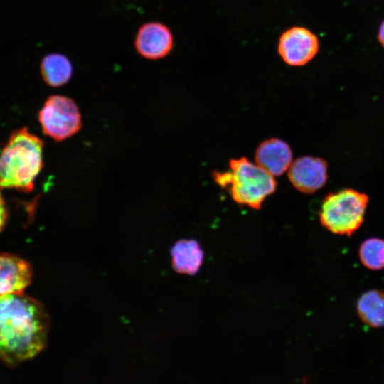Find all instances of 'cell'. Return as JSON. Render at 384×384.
<instances>
[{"label": "cell", "instance_id": "30bf717a", "mask_svg": "<svg viewBox=\"0 0 384 384\" xmlns=\"http://www.w3.org/2000/svg\"><path fill=\"white\" fill-rule=\"evenodd\" d=\"M31 277V268L26 261L13 255L0 254V297L23 292Z\"/></svg>", "mask_w": 384, "mask_h": 384}, {"label": "cell", "instance_id": "2e32d148", "mask_svg": "<svg viewBox=\"0 0 384 384\" xmlns=\"http://www.w3.org/2000/svg\"><path fill=\"white\" fill-rule=\"evenodd\" d=\"M378 37L379 42L384 47V21L380 26Z\"/></svg>", "mask_w": 384, "mask_h": 384}, {"label": "cell", "instance_id": "9c48e42d", "mask_svg": "<svg viewBox=\"0 0 384 384\" xmlns=\"http://www.w3.org/2000/svg\"><path fill=\"white\" fill-rule=\"evenodd\" d=\"M255 160L256 164L274 176L282 175L292 163V151L289 144L278 138H270L257 146Z\"/></svg>", "mask_w": 384, "mask_h": 384}, {"label": "cell", "instance_id": "ba28073f", "mask_svg": "<svg viewBox=\"0 0 384 384\" xmlns=\"http://www.w3.org/2000/svg\"><path fill=\"white\" fill-rule=\"evenodd\" d=\"M173 42L171 32L167 26L159 22H149L139 28L134 46L141 56L158 60L170 53Z\"/></svg>", "mask_w": 384, "mask_h": 384}, {"label": "cell", "instance_id": "3957f363", "mask_svg": "<svg viewBox=\"0 0 384 384\" xmlns=\"http://www.w3.org/2000/svg\"><path fill=\"white\" fill-rule=\"evenodd\" d=\"M229 166V171L213 173L215 181L227 188L237 203L260 210L265 199L277 189L274 176L245 157L230 159Z\"/></svg>", "mask_w": 384, "mask_h": 384}, {"label": "cell", "instance_id": "8992f818", "mask_svg": "<svg viewBox=\"0 0 384 384\" xmlns=\"http://www.w3.org/2000/svg\"><path fill=\"white\" fill-rule=\"evenodd\" d=\"M317 37L304 27H293L284 32L279 38L278 52L289 65L302 66L317 53Z\"/></svg>", "mask_w": 384, "mask_h": 384}, {"label": "cell", "instance_id": "e0dca14e", "mask_svg": "<svg viewBox=\"0 0 384 384\" xmlns=\"http://www.w3.org/2000/svg\"><path fill=\"white\" fill-rule=\"evenodd\" d=\"M302 384H307V383H306V381L305 380H304L302 381Z\"/></svg>", "mask_w": 384, "mask_h": 384}, {"label": "cell", "instance_id": "9a60e30c", "mask_svg": "<svg viewBox=\"0 0 384 384\" xmlns=\"http://www.w3.org/2000/svg\"><path fill=\"white\" fill-rule=\"evenodd\" d=\"M6 215H7V213H6L4 202L0 193V231L5 223Z\"/></svg>", "mask_w": 384, "mask_h": 384}, {"label": "cell", "instance_id": "5b68a950", "mask_svg": "<svg viewBox=\"0 0 384 384\" xmlns=\"http://www.w3.org/2000/svg\"><path fill=\"white\" fill-rule=\"evenodd\" d=\"M38 119L44 134L56 142L65 140L78 132L82 117L75 102L59 95L49 96L39 112Z\"/></svg>", "mask_w": 384, "mask_h": 384}, {"label": "cell", "instance_id": "52a82bcc", "mask_svg": "<svg viewBox=\"0 0 384 384\" xmlns=\"http://www.w3.org/2000/svg\"><path fill=\"white\" fill-rule=\"evenodd\" d=\"M288 178L298 191L313 193L326 183L327 164L318 157L305 156L297 158L288 169Z\"/></svg>", "mask_w": 384, "mask_h": 384}, {"label": "cell", "instance_id": "6da1fadb", "mask_svg": "<svg viewBox=\"0 0 384 384\" xmlns=\"http://www.w3.org/2000/svg\"><path fill=\"white\" fill-rule=\"evenodd\" d=\"M48 314L36 299L21 293L0 297V358L9 366L31 359L46 346Z\"/></svg>", "mask_w": 384, "mask_h": 384}, {"label": "cell", "instance_id": "8fae6325", "mask_svg": "<svg viewBox=\"0 0 384 384\" xmlns=\"http://www.w3.org/2000/svg\"><path fill=\"white\" fill-rule=\"evenodd\" d=\"M171 256L173 268L177 272L194 275L203 264L204 252L196 240L182 239L172 246Z\"/></svg>", "mask_w": 384, "mask_h": 384}, {"label": "cell", "instance_id": "7c38bea8", "mask_svg": "<svg viewBox=\"0 0 384 384\" xmlns=\"http://www.w3.org/2000/svg\"><path fill=\"white\" fill-rule=\"evenodd\" d=\"M356 311L366 324L374 328L384 326V292L378 289L364 292L357 301Z\"/></svg>", "mask_w": 384, "mask_h": 384}, {"label": "cell", "instance_id": "4fadbf2b", "mask_svg": "<svg viewBox=\"0 0 384 384\" xmlns=\"http://www.w3.org/2000/svg\"><path fill=\"white\" fill-rule=\"evenodd\" d=\"M40 68L43 80L54 87L66 84L73 74L71 62L60 53H50L46 55L41 63Z\"/></svg>", "mask_w": 384, "mask_h": 384}, {"label": "cell", "instance_id": "7a4b0ae2", "mask_svg": "<svg viewBox=\"0 0 384 384\" xmlns=\"http://www.w3.org/2000/svg\"><path fill=\"white\" fill-rule=\"evenodd\" d=\"M43 148L27 128L13 132L0 154V188L31 191L43 166Z\"/></svg>", "mask_w": 384, "mask_h": 384}, {"label": "cell", "instance_id": "5bb4252c", "mask_svg": "<svg viewBox=\"0 0 384 384\" xmlns=\"http://www.w3.org/2000/svg\"><path fill=\"white\" fill-rule=\"evenodd\" d=\"M361 262L371 270L384 268V240L379 238H369L365 240L358 249Z\"/></svg>", "mask_w": 384, "mask_h": 384}, {"label": "cell", "instance_id": "277c9868", "mask_svg": "<svg viewBox=\"0 0 384 384\" xmlns=\"http://www.w3.org/2000/svg\"><path fill=\"white\" fill-rule=\"evenodd\" d=\"M368 201L366 194L351 188L330 193L322 201L320 223L334 234L351 236L362 225Z\"/></svg>", "mask_w": 384, "mask_h": 384}]
</instances>
